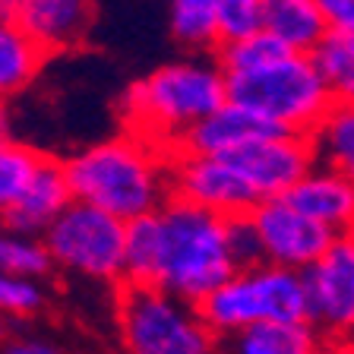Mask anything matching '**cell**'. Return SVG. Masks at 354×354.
I'll return each instance as SVG.
<instances>
[{
  "instance_id": "19",
  "label": "cell",
  "mask_w": 354,
  "mask_h": 354,
  "mask_svg": "<svg viewBox=\"0 0 354 354\" xmlns=\"http://www.w3.org/2000/svg\"><path fill=\"white\" fill-rule=\"evenodd\" d=\"M221 0H168V32L184 54L218 51Z\"/></svg>"
},
{
  "instance_id": "6",
  "label": "cell",
  "mask_w": 354,
  "mask_h": 354,
  "mask_svg": "<svg viewBox=\"0 0 354 354\" xmlns=\"http://www.w3.org/2000/svg\"><path fill=\"white\" fill-rule=\"evenodd\" d=\"M228 102L269 118L279 130L313 136L332 102L310 54H288L257 73L228 76Z\"/></svg>"
},
{
  "instance_id": "24",
  "label": "cell",
  "mask_w": 354,
  "mask_h": 354,
  "mask_svg": "<svg viewBox=\"0 0 354 354\" xmlns=\"http://www.w3.org/2000/svg\"><path fill=\"white\" fill-rule=\"evenodd\" d=\"M41 162L44 152H38V149L16 140H0V215L26 190V184L35 177Z\"/></svg>"
},
{
  "instance_id": "1",
  "label": "cell",
  "mask_w": 354,
  "mask_h": 354,
  "mask_svg": "<svg viewBox=\"0 0 354 354\" xmlns=\"http://www.w3.org/2000/svg\"><path fill=\"white\" fill-rule=\"evenodd\" d=\"M237 272L228 218L171 196L127 225V281L199 304Z\"/></svg>"
},
{
  "instance_id": "5",
  "label": "cell",
  "mask_w": 354,
  "mask_h": 354,
  "mask_svg": "<svg viewBox=\"0 0 354 354\" xmlns=\"http://www.w3.org/2000/svg\"><path fill=\"white\" fill-rule=\"evenodd\" d=\"M114 323L124 354H221L199 310L146 285H124L114 295Z\"/></svg>"
},
{
  "instance_id": "28",
  "label": "cell",
  "mask_w": 354,
  "mask_h": 354,
  "mask_svg": "<svg viewBox=\"0 0 354 354\" xmlns=\"http://www.w3.org/2000/svg\"><path fill=\"white\" fill-rule=\"evenodd\" d=\"M317 3L329 22V32L354 35V0H317Z\"/></svg>"
},
{
  "instance_id": "20",
  "label": "cell",
  "mask_w": 354,
  "mask_h": 354,
  "mask_svg": "<svg viewBox=\"0 0 354 354\" xmlns=\"http://www.w3.org/2000/svg\"><path fill=\"white\" fill-rule=\"evenodd\" d=\"M310 140L319 165L354 180V104H332Z\"/></svg>"
},
{
  "instance_id": "11",
  "label": "cell",
  "mask_w": 354,
  "mask_h": 354,
  "mask_svg": "<svg viewBox=\"0 0 354 354\" xmlns=\"http://www.w3.org/2000/svg\"><path fill=\"white\" fill-rule=\"evenodd\" d=\"M228 162L243 174L259 203H266V199H281L295 190L317 165V152H313L310 136L279 133V136L259 140L228 155Z\"/></svg>"
},
{
  "instance_id": "15",
  "label": "cell",
  "mask_w": 354,
  "mask_h": 354,
  "mask_svg": "<svg viewBox=\"0 0 354 354\" xmlns=\"http://www.w3.org/2000/svg\"><path fill=\"white\" fill-rule=\"evenodd\" d=\"M288 203L301 209L307 218L319 221L332 234H354V180L339 171L313 165L295 190L288 193Z\"/></svg>"
},
{
  "instance_id": "18",
  "label": "cell",
  "mask_w": 354,
  "mask_h": 354,
  "mask_svg": "<svg viewBox=\"0 0 354 354\" xmlns=\"http://www.w3.org/2000/svg\"><path fill=\"white\" fill-rule=\"evenodd\" d=\"M221 345L228 354H317L326 342L310 323H263Z\"/></svg>"
},
{
  "instance_id": "33",
  "label": "cell",
  "mask_w": 354,
  "mask_h": 354,
  "mask_svg": "<svg viewBox=\"0 0 354 354\" xmlns=\"http://www.w3.org/2000/svg\"><path fill=\"white\" fill-rule=\"evenodd\" d=\"M3 332H7V326H3V313H0V339H3Z\"/></svg>"
},
{
  "instance_id": "7",
  "label": "cell",
  "mask_w": 354,
  "mask_h": 354,
  "mask_svg": "<svg viewBox=\"0 0 354 354\" xmlns=\"http://www.w3.org/2000/svg\"><path fill=\"white\" fill-rule=\"evenodd\" d=\"M41 241L57 269L114 288L127 281V221L102 209L73 199Z\"/></svg>"
},
{
  "instance_id": "31",
  "label": "cell",
  "mask_w": 354,
  "mask_h": 354,
  "mask_svg": "<svg viewBox=\"0 0 354 354\" xmlns=\"http://www.w3.org/2000/svg\"><path fill=\"white\" fill-rule=\"evenodd\" d=\"M0 140H13L10 136V111L3 102H0Z\"/></svg>"
},
{
  "instance_id": "13",
  "label": "cell",
  "mask_w": 354,
  "mask_h": 354,
  "mask_svg": "<svg viewBox=\"0 0 354 354\" xmlns=\"http://www.w3.org/2000/svg\"><path fill=\"white\" fill-rule=\"evenodd\" d=\"M279 127L257 111L243 108L237 102H225L218 111H212L203 124H196L177 146L174 155H206V158H228L241 149L253 146L259 140L279 136Z\"/></svg>"
},
{
  "instance_id": "21",
  "label": "cell",
  "mask_w": 354,
  "mask_h": 354,
  "mask_svg": "<svg viewBox=\"0 0 354 354\" xmlns=\"http://www.w3.org/2000/svg\"><path fill=\"white\" fill-rule=\"evenodd\" d=\"M335 104H354V35L329 32L310 54Z\"/></svg>"
},
{
  "instance_id": "34",
  "label": "cell",
  "mask_w": 354,
  "mask_h": 354,
  "mask_svg": "<svg viewBox=\"0 0 354 354\" xmlns=\"http://www.w3.org/2000/svg\"><path fill=\"white\" fill-rule=\"evenodd\" d=\"M317 354H326V348H323V351H317Z\"/></svg>"
},
{
  "instance_id": "10",
  "label": "cell",
  "mask_w": 354,
  "mask_h": 354,
  "mask_svg": "<svg viewBox=\"0 0 354 354\" xmlns=\"http://www.w3.org/2000/svg\"><path fill=\"white\" fill-rule=\"evenodd\" d=\"M171 196L221 218H247L259 206L257 193L228 158L171 155Z\"/></svg>"
},
{
  "instance_id": "26",
  "label": "cell",
  "mask_w": 354,
  "mask_h": 354,
  "mask_svg": "<svg viewBox=\"0 0 354 354\" xmlns=\"http://www.w3.org/2000/svg\"><path fill=\"white\" fill-rule=\"evenodd\" d=\"M44 307L41 281H26L0 272V313L10 317H32Z\"/></svg>"
},
{
  "instance_id": "12",
  "label": "cell",
  "mask_w": 354,
  "mask_h": 354,
  "mask_svg": "<svg viewBox=\"0 0 354 354\" xmlns=\"http://www.w3.org/2000/svg\"><path fill=\"white\" fill-rule=\"evenodd\" d=\"M7 16L54 57L86 44L95 26V0H10Z\"/></svg>"
},
{
  "instance_id": "25",
  "label": "cell",
  "mask_w": 354,
  "mask_h": 354,
  "mask_svg": "<svg viewBox=\"0 0 354 354\" xmlns=\"http://www.w3.org/2000/svg\"><path fill=\"white\" fill-rule=\"evenodd\" d=\"M263 32V0H221L218 3V48Z\"/></svg>"
},
{
  "instance_id": "14",
  "label": "cell",
  "mask_w": 354,
  "mask_h": 354,
  "mask_svg": "<svg viewBox=\"0 0 354 354\" xmlns=\"http://www.w3.org/2000/svg\"><path fill=\"white\" fill-rule=\"evenodd\" d=\"M70 203H73V193H70V184H66L64 162L44 155V162L38 165L35 177L26 184V190L3 209L0 225L16 231V234L44 237V231L60 218V212Z\"/></svg>"
},
{
  "instance_id": "29",
  "label": "cell",
  "mask_w": 354,
  "mask_h": 354,
  "mask_svg": "<svg viewBox=\"0 0 354 354\" xmlns=\"http://www.w3.org/2000/svg\"><path fill=\"white\" fill-rule=\"evenodd\" d=\"M7 354H64V351L54 345H44V342H13L7 348Z\"/></svg>"
},
{
  "instance_id": "4",
  "label": "cell",
  "mask_w": 354,
  "mask_h": 354,
  "mask_svg": "<svg viewBox=\"0 0 354 354\" xmlns=\"http://www.w3.org/2000/svg\"><path fill=\"white\" fill-rule=\"evenodd\" d=\"M196 310L218 342L263 323H310L304 275L269 263L234 272Z\"/></svg>"
},
{
  "instance_id": "3",
  "label": "cell",
  "mask_w": 354,
  "mask_h": 354,
  "mask_svg": "<svg viewBox=\"0 0 354 354\" xmlns=\"http://www.w3.org/2000/svg\"><path fill=\"white\" fill-rule=\"evenodd\" d=\"M60 162L76 203L95 206L127 225L171 199V155L130 130Z\"/></svg>"
},
{
  "instance_id": "9",
  "label": "cell",
  "mask_w": 354,
  "mask_h": 354,
  "mask_svg": "<svg viewBox=\"0 0 354 354\" xmlns=\"http://www.w3.org/2000/svg\"><path fill=\"white\" fill-rule=\"evenodd\" d=\"M247 218H250L253 231L259 237L263 263L281 266V269H291V272H307L313 263H319V257L335 241V234L329 228L307 218L285 196L259 203Z\"/></svg>"
},
{
  "instance_id": "2",
  "label": "cell",
  "mask_w": 354,
  "mask_h": 354,
  "mask_svg": "<svg viewBox=\"0 0 354 354\" xmlns=\"http://www.w3.org/2000/svg\"><path fill=\"white\" fill-rule=\"evenodd\" d=\"M228 102V76L215 54H184L133 80L118 98L124 130L177 152L196 124Z\"/></svg>"
},
{
  "instance_id": "27",
  "label": "cell",
  "mask_w": 354,
  "mask_h": 354,
  "mask_svg": "<svg viewBox=\"0 0 354 354\" xmlns=\"http://www.w3.org/2000/svg\"><path fill=\"white\" fill-rule=\"evenodd\" d=\"M228 243H231V257L241 269H253L263 266V250H259V237L253 231L250 218H228Z\"/></svg>"
},
{
  "instance_id": "17",
  "label": "cell",
  "mask_w": 354,
  "mask_h": 354,
  "mask_svg": "<svg viewBox=\"0 0 354 354\" xmlns=\"http://www.w3.org/2000/svg\"><path fill=\"white\" fill-rule=\"evenodd\" d=\"M48 60L51 57L7 13L0 16V102L7 104L10 98L26 92Z\"/></svg>"
},
{
  "instance_id": "8",
  "label": "cell",
  "mask_w": 354,
  "mask_h": 354,
  "mask_svg": "<svg viewBox=\"0 0 354 354\" xmlns=\"http://www.w3.org/2000/svg\"><path fill=\"white\" fill-rule=\"evenodd\" d=\"M304 275L307 319L323 342L354 339V234H339Z\"/></svg>"
},
{
  "instance_id": "16",
  "label": "cell",
  "mask_w": 354,
  "mask_h": 354,
  "mask_svg": "<svg viewBox=\"0 0 354 354\" xmlns=\"http://www.w3.org/2000/svg\"><path fill=\"white\" fill-rule=\"evenodd\" d=\"M263 32L279 38L291 54H313L329 35L317 0H263Z\"/></svg>"
},
{
  "instance_id": "23",
  "label": "cell",
  "mask_w": 354,
  "mask_h": 354,
  "mask_svg": "<svg viewBox=\"0 0 354 354\" xmlns=\"http://www.w3.org/2000/svg\"><path fill=\"white\" fill-rule=\"evenodd\" d=\"M288 48L272 38L269 32H259V35H250L243 41H234V44H221L215 51V60L218 66L225 70V76H243V73H257V70H266L272 66L275 60L288 57Z\"/></svg>"
},
{
  "instance_id": "32",
  "label": "cell",
  "mask_w": 354,
  "mask_h": 354,
  "mask_svg": "<svg viewBox=\"0 0 354 354\" xmlns=\"http://www.w3.org/2000/svg\"><path fill=\"white\" fill-rule=\"evenodd\" d=\"M7 10H10V0H0V16L7 13Z\"/></svg>"
},
{
  "instance_id": "30",
  "label": "cell",
  "mask_w": 354,
  "mask_h": 354,
  "mask_svg": "<svg viewBox=\"0 0 354 354\" xmlns=\"http://www.w3.org/2000/svg\"><path fill=\"white\" fill-rule=\"evenodd\" d=\"M326 354H354V339H342V342H329Z\"/></svg>"
},
{
  "instance_id": "22",
  "label": "cell",
  "mask_w": 354,
  "mask_h": 354,
  "mask_svg": "<svg viewBox=\"0 0 354 354\" xmlns=\"http://www.w3.org/2000/svg\"><path fill=\"white\" fill-rule=\"evenodd\" d=\"M54 269L51 253L41 237L16 234L0 225V272L26 281H41Z\"/></svg>"
}]
</instances>
